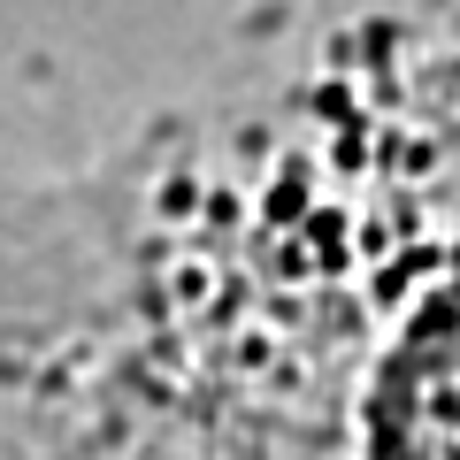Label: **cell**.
<instances>
[{
  "instance_id": "6da1fadb",
  "label": "cell",
  "mask_w": 460,
  "mask_h": 460,
  "mask_svg": "<svg viewBox=\"0 0 460 460\" xmlns=\"http://www.w3.org/2000/svg\"><path fill=\"white\" fill-rule=\"evenodd\" d=\"M376 460H460V299L399 353L376 414Z\"/></svg>"
}]
</instances>
